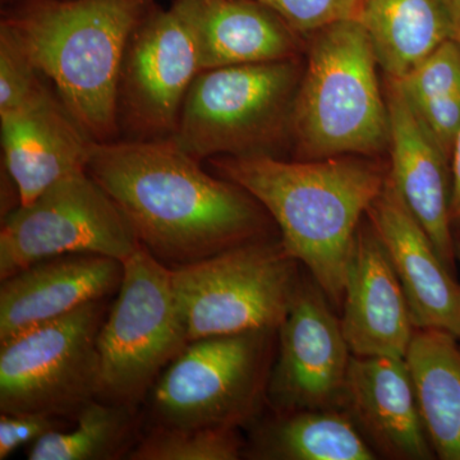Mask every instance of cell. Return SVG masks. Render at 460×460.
<instances>
[{
	"instance_id": "obj_1",
	"label": "cell",
	"mask_w": 460,
	"mask_h": 460,
	"mask_svg": "<svg viewBox=\"0 0 460 460\" xmlns=\"http://www.w3.org/2000/svg\"><path fill=\"white\" fill-rule=\"evenodd\" d=\"M86 171L140 246L168 268L269 237L271 217L246 190L205 171L172 138L95 142Z\"/></svg>"
},
{
	"instance_id": "obj_2",
	"label": "cell",
	"mask_w": 460,
	"mask_h": 460,
	"mask_svg": "<svg viewBox=\"0 0 460 460\" xmlns=\"http://www.w3.org/2000/svg\"><path fill=\"white\" fill-rule=\"evenodd\" d=\"M268 211L284 248L332 301H343L348 263L363 215L385 186L374 163L354 156L287 162L272 155L206 160Z\"/></svg>"
},
{
	"instance_id": "obj_3",
	"label": "cell",
	"mask_w": 460,
	"mask_h": 460,
	"mask_svg": "<svg viewBox=\"0 0 460 460\" xmlns=\"http://www.w3.org/2000/svg\"><path fill=\"white\" fill-rule=\"evenodd\" d=\"M148 0H33L8 14V33L95 142L120 138V66Z\"/></svg>"
},
{
	"instance_id": "obj_4",
	"label": "cell",
	"mask_w": 460,
	"mask_h": 460,
	"mask_svg": "<svg viewBox=\"0 0 460 460\" xmlns=\"http://www.w3.org/2000/svg\"><path fill=\"white\" fill-rule=\"evenodd\" d=\"M377 66L358 21L316 32L290 118L302 160L372 156L389 147V111Z\"/></svg>"
},
{
	"instance_id": "obj_5",
	"label": "cell",
	"mask_w": 460,
	"mask_h": 460,
	"mask_svg": "<svg viewBox=\"0 0 460 460\" xmlns=\"http://www.w3.org/2000/svg\"><path fill=\"white\" fill-rule=\"evenodd\" d=\"M304 68L296 58L199 72L181 107L175 144L190 156L271 155L290 135Z\"/></svg>"
},
{
	"instance_id": "obj_6",
	"label": "cell",
	"mask_w": 460,
	"mask_h": 460,
	"mask_svg": "<svg viewBox=\"0 0 460 460\" xmlns=\"http://www.w3.org/2000/svg\"><path fill=\"white\" fill-rule=\"evenodd\" d=\"M118 298L100 329L99 401L138 407L190 344L171 268L140 246L123 261Z\"/></svg>"
},
{
	"instance_id": "obj_7",
	"label": "cell",
	"mask_w": 460,
	"mask_h": 460,
	"mask_svg": "<svg viewBox=\"0 0 460 460\" xmlns=\"http://www.w3.org/2000/svg\"><path fill=\"white\" fill-rule=\"evenodd\" d=\"M296 265L280 239L265 237L171 269L190 343L257 330L278 332L298 286Z\"/></svg>"
},
{
	"instance_id": "obj_8",
	"label": "cell",
	"mask_w": 460,
	"mask_h": 460,
	"mask_svg": "<svg viewBox=\"0 0 460 460\" xmlns=\"http://www.w3.org/2000/svg\"><path fill=\"white\" fill-rule=\"evenodd\" d=\"M105 299L0 341V413L77 419L100 393Z\"/></svg>"
},
{
	"instance_id": "obj_9",
	"label": "cell",
	"mask_w": 460,
	"mask_h": 460,
	"mask_svg": "<svg viewBox=\"0 0 460 460\" xmlns=\"http://www.w3.org/2000/svg\"><path fill=\"white\" fill-rule=\"evenodd\" d=\"M275 332L190 341L151 390L154 425L238 429L248 422L268 389Z\"/></svg>"
},
{
	"instance_id": "obj_10",
	"label": "cell",
	"mask_w": 460,
	"mask_h": 460,
	"mask_svg": "<svg viewBox=\"0 0 460 460\" xmlns=\"http://www.w3.org/2000/svg\"><path fill=\"white\" fill-rule=\"evenodd\" d=\"M138 247L122 211L83 169L3 217L0 280L41 260L71 253H93L123 262Z\"/></svg>"
},
{
	"instance_id": "obj_11",
	"label": "cell",
	"mask_w": 460,
	"mask_h": 460,
	"mask_svg": "<svg viewBox=\"0 0 460 460\" xmlns=\"http://www.w3.org/2000/svg\"><path fill=\"white\" fill-rule=\"evenodd\" d=\"M201 71L190 0H175L165 11L147 12L129 38L120 66V138L172 137L190 84Z\"/></svg>"
},
{
	"instance_id": "obj_12",
	"label": "cell",
	"mask_w": 460,
	"mask_h": 460,
	"mask_svg": "<svg viewBox=\"0 0 460 460\" xmlns=\"http://www.w3.org/2000/svg\"><path fill=\"white\" fill-rule=\"evenodd\" d=\"M319 284L298 281L280 328L268 396L280 413L330 410L345 401L350 349Z\"/></svg>"
},
{
	"instance_id": "obj_13",
	"label": "cell",
	"mask_w": 460,
	"mask_h": 460,
	"mask_svg": "<svg viewBox=\"0 0 460 460\" xmlns=\"http://www.w3.org/2000/svg\"><path fill=\"white\" fill-rule=\"evenodd\" d=\"M366 215L394 266L414 328L460 338V286L389 175Z\"/></svg>"
},
{
	"instance_id": "obj_14",
	"label": "cell",
	"mask_w": 460,
	"mask_h": 460,
	"mask_svg": "<svg viewBox=\"0 0 460 460\" xmlns=\"http://www.w3.org/2000/svg\"><path fill=\"white\" fill-rule=\"evenodd\" d=\"M343 302L341 330L353 356L405 358L416 328L394 266L370 223L357 230Z\"/></svg>"
},
{
	"instance_id": "obj_15",
	"label": "cell",
	"mask_w": 460,
	"mask_h": 460,
	"mask_svg": "<svg viewBox=\"0 0 460 460\" xmlns=\"http://www.w3.org/2000/svg\"><path fill=\"white\" fill-rule=\"evenodd\" d=\"M3 168L27 205L66 175L86 169L95 141L51 87L23 107L0 115Z\"/></svg>"
},
{
	"instance_id": "obj_16",
	"label": "cell",
	"mask_w": 460,
	"mask_h": 460,
	"mask_svg": "<svg viewBox=\"0 0 460 460\" xmlns=\"http://www.w3.org/2000/svg\"><path fill=\"white\" fill-rule=\"evenodd\" d=\"M123 262L93 253L50 257L0 286V341L118 292Z\"/></svg>"
},
{
	"instance_id": "obj_17",
	"label": "cell",
	"mask_w": 460,
	"mask_h": 460,
	"mask_svg": "<svg viewBox=\"0 0 460 460\" xmlns=\"http://www.w3.org/2000/svg\"><path fill=\"white\" fill-rule=\"evenodd\" d=\"M386 104L390 122L389 178L450 271L456 244L450 217L449 160L394 83L387 80Z\"/></svg>"
},
{
	"instance_id": "obj_18",
	"label": "cell",
	"mask_w": 460,
	"mask_h": 460,
	"mask_svg": "<svg viewBox=\"0 0 460 460\" xmlns=\"http://www.w3.org/2000/svg\"><path fill=\"white\" fill-rule=\"evenodd\" d=\"M345 402L380 452L395 459L432 458L405 358L352 356Z\"/></svg>"
},
{
	"instance_id": "obj_19",
	"label": "cell",
	"mask_w": 460,
	"mask_h": 460,
	"mask_svg": "<svg viewBox=\"0 0 460 460\" xmlns=\"http://www.w3.org/2000/svg\"><path fill=\"white\" fill-rule=\"evenodd\" d=\"M201 68L255 65L296 58V33L252 0H190Z\"/></svg>"
},
{
	"instance_id": "obj_20",
	"label": "cell",
	"mask_w": 460,
	"mask_h": 460,
	"mask_svg": "<svg viewBox=\"0 0 460 460\" xmlns=\"http://www.w3.org/2000/svg\"><path fill=\"white\" fill-rule=\"evenodd\" d=\"M361 23L378 66L398 80L440 45L458 41L449 0H365Z\"/></svg>"
},
{
	"instance_id": "obj_21",
	"label": "cell",
	"mask_w": 460,
	"mask_h": 460,
	"mask_svg": "<svg viewBox=\"0 0 460 460\" xmlns=\"http://www.w3.org/2000/svg\"><path fill=\"white\" fill-rule=\"evenodd\" d=\"M449 332L416 329L405 362L429 443L438 458L460 460V349Z\"/></svg>"
},
{
	"instance_id": "obj_22",
	"label": "cell",
	"mask_w": 460,
	"mask_h": 460,
	"mask_svg": "<svg viewBox=\"0 0 460 460\" xmlns=\"http://www.w3.org/2000/svg\"><path fill=\"white\" fill-rule=\"evenodd\" d=\"M257 429L248 456L262 460H372L376 458L352 420L330 410L281 413Z\"/></svg>"
},
{
	"instance_id": "obj_23",
	"label": "cell",
	"mask_w": 460,
	"mask_h": 460,
	"mask_svg": "<svg viewBox=\"0 0 460 460\" xmlns=\"http://www.w3.org/2000/svg\"><path fill=\"white\" fill-rule=\"evenodd\" d=\"M74 429H56L32 443L29 460L128 458L138 443V407L93 401L78 413Z\"/></svg>"
},
{
	"instance_id": "obj_24",
	"label": "cell",
	"mask_w": 460,
	"mask_h": 460,
	"mask_svg": "<svg viewBox=\"0 0 460 460\" xmlns=\"http://www.w3.org/2000/svg\"><path fill=\"white\" fill-rule=\"evenodd\" d=\"M243 445L237 429H181L153 425L129 460H235Z\"/></svg>"
},
{
	"instance_id": "obj_25",
	"label": "cell",
	"mask_w": 460,
	"mask_h": 460,
	"mask_svg": "<svg viewBox=\"0 0 460 460\" xmlns=\"http://www.w3.org/2000/svg\"><path fill=\"white\" fill-rule=\"evenodd\" d=\"M411 108L460 90V42H444L407 75L392 80Z\"/></svg>"
},
{
	"instance_id": "obj_26",
	"label": "cell",
	"mask_w": 460,
	"mask_h": 460,
	"mask_svg": "<svg viewBox=\"0 0 460 460\" xmlns=\"http://www.w3.org/2000/svg\"><path fill=\"white\" fill-rule=\"evenodd\" d=\"M16 41L0 30V115L16 111L48 89Z\"/></svg>"
},
{
	"instance_id": "obj_27",
	"label": "cell",
	"mask_w": 460,
	"mask_h": 460,
	"mask_svg": "<svg viewBox=\"0 0 460 460\" xmlns=\"http://www.w3.org/2000/svg\"><path fill=\"white\" fill-rule=\"evenodd\" d=\"M279 16L296 33L320 31L343 21H358L365 0H252Z\"/></svg>"
},
{
	"instance_id": "obj_28",
	"label": "cell",
	"mask_w": 460,
	"mask_h": 460,
	"mask_svg": "<svg viewBox=\"0 0 460 460\" xmlns=\"http://www.w3.org/2000/svg\"><path fill=\"white\" fill-rule=\"evenodd\" d=\"M447 159H452L460 131V90L413 108Z\"/></svg>"
},
{
	"instance_id": "obj_29",
	"label": "cell",
	"mask_w": 460,
	"mask_h": 460,
	"mask_svg": "<svg viewBox=\"0 0 460 460\" xmlns=\"http://www.w3.org/2000/svg\"><path fill=\"white\" fill-rule=\"evenodd\" d=\"M0 460H5L18 447L35 443L56 429H65L62 420L38 414L0 413Z\"/></svg>"
},
{
	"instance_id": "obj_30",
	"label": "cell",
	"mask_w": 460,
	"mask_h": 460,
	"mask_svg": "<svg viewBox=\"0 0 460 460\" xmlns=\"http://www.w3.org/2000/svg\"><path fill=\"white\" fill-rule=\"evenodd\" d=\"M453 186L450 196V217L460 224V131L452 154Z\"/></svg>"
},
{
	"instance_id": "obj_31",
	"label": "cell",
	"mask_w": 460,
	"mask_h": 460,
	"mask_svg": "<svg viewBox=\"0 0 460 460\" xmlns=\"http://www.w3.org/2000/svg\"><path fill=\"white\" fill-rule=\"evenodd\" d=\"M449 3L454 20H456V30H458V42H460V0H449Z\"/></svg>"
},
{
	"instance_id": "obj_32",
	"label": "cell",
	"mask_w": 460,
	"mask_h": 460,
	"mask_svg": "<svg viewBox=\"0 0 460 460\" xmlns=\"http://www.w3.org/2000/svg\"><path fill=\"white\" fill-rule=\"evenodd\" d=\"M456 255H458V259L460 261V243L458 244V250H456Z\"/></svg>"
}]
</instances>
